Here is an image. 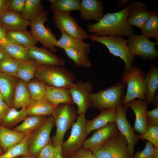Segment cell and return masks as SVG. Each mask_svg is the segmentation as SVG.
Returning <instances> with one entry per match:
<instances>
[{
	"instance_id": "1",
	"label": "cell",
	"mask_w": 158,
	"mask_h": 158,
	"mask_svg": "<svg viewBox=\"0 0 158 158\" xmlns=\"http://www.w3.org/2000/svg\"><path fill=\"white\" fill-rule=\"evenodd\" d=\"M130 10L129 5L120 11L107 13L95 24L88 23L86 27L88 32L98 36H125L134 34L132 26L127 19Z\"/></svg>"
},
{
	"instance_id": "2",
	"label": "cell",
	"mask_w": 158,
	"mask_h": 158,
	"mask_svg": "<svg viewBox=\"0 0 158 158\" xmlns=\"http://www.w3.org/2000/svg\"><path fill=\"white\" fill-rule=\"evenodd\" d=\"M35 78L49 86L70 89L74 85V74L63 66H40Z\"/></svg>"
},
{
	"instance_id": "3",
	"label": "cell",
	"mask_w": 158,
	"mask_h": 158,
	"mask_svg": "<svg viewBox=\"0 0 158 158\" xmlns=\"http://www.w3.org/2000/svg\"><path fill=\"white\" fill-rule=\"evenodd\" d=\"M126 84L121 82L111 87L95 93H91L88 97L90 107L100 110L116 109L122 104L125 94Z\"/></svg>"
},
{
	"instance_id": "4",
	"label": "cell",
	"mask_w": 158,
	"mask_h": 158,
	"mask_svg": "<svg viewBox=\"0 0 158 158\" xmlns=\"http://www.w3.org/2000/svg\"><path fill=\"white\" fill-rule=\"evenodd\" d=\"M145 76L144 72L136 65H133L129 70L124 71L121 80L122 82L126 84L127 87L123 105H126L137 98L145 100L146 85Z\"/></svg>"
},
{
	"instance_id": "5",
	"label": "cell",
	"mask_w": 158,
	"mask_h": 158,
	"mask_svg": "<svg viewBox=\"0 0 158 158\" xmlns=\"http://www.w3.org/2000/svg\"><path fill=\"white\" fill-rule=\"evenodd\" d=\"M77 112L72 104H61L57 106L51 116L56 126L52 143L56 147H61L64 135L74 123Z\"/></svg>"
},
{
	"instance_id": "6",
	"label": "cell",
	"mask_w": 158,
	"mask_h": 158,
	"mask_svg": "<svg viewBox=\"0 0 158 158\" xmlns=\"http://www.w3.org/2000/svg\"><path fill=\"white\" fill-rule=\"evenodd\" d=\"M89 39L103 44L111 54L123 60L125 63L124 71L130 70L133 66L135 58L130 52L127 40L120 37L98 36L93 34L89 35Z\"/></svg>"
},
{
	"instance_id": "7",
	"label": "cell",
	"mask_w": 158,
	"mask_h": 158,
	"mask_svg": "<svg viewBox=\"0 0 158 158\" xmlns=\"http://www.w3.org/2000/svg\"><path fill=\"white\" fill-rule=\"evenodd\" d=\"M90 150L96 158H133L129 152L127 140L119 131Z\"/></svg>"
},
{
	"instance_id": "8",
	"label": "cell",
	"mask_w": 158,
	"mask_h": 158,
	"mask_svg": "<svg viewBox=\"0 0 158 158\" xmlns=\"http://www.w3.org/2000/svg\"><path fill=\"white\" fill-rule=\"evenodd\" d=\"M48 11H44L31 21L30 32L34 39L40 42L44 48L54 53L56 51V44L57 40L50 28L44 26L48 21Z\"/></svg>"
},
{
	"instance_id": "9",
	"label": "cell",
	"mask_w": 158,
	"mask_h": 158,
	"mask_svg": "<svg viewBox=\"0 0 158 158\" xmlns=\"http://www.w3.org/2000/svg\"><path fill=\"white\" fill-rule=\"evenodd\" d=\"M85 113L79 114L77 117L76 121L72 126L69 137L62 144V154L65 158L81 148L87 136L86 126L87 120Z\"/></svg>"
},
{
	"instance_id": "10",
	"label": "cell",
	"mask_w": 158,
	"mask_h": 158,
	"mask_svg": "<svg viewBox=\"0 0 158 158\" xmlns=\"http://www.w3.org/2000/svg\"><path fill=\"white\" fill-rule=\"evenodd\" d=\"M128 46L133 56H139L144 60H153L158 57V51L155 48L157 43L152 42L145 35H131L128 38Z\"/></svg>"
},
{
	"instance_id": "11",
	"label": "cell",
	"mask_w": 158,
	"mask_h": 158,
	"mask_svg": "<svg viewBox=\"0 0 158 158\" xmlns=\"http://www.w3.org/2000/svg\"><path fill=\"white\" fill-rule=\"evenodd\" d=\"M55 125L52 116L47 118L33 133H31L28 149L30 153L37 157L42 149L51 141L50 135Z\"/></svg>"
},
{
	"instance_id": "12",
	"label": "cell",
	"mask_w": 158,
	"mask_h": 158,
	"mask_svg": "<svg viewBox=\"0 0 158 158\" xmlns=\"http://www.w3.org/2000/svg\"><path fill=\"white\" fill-rule=\"evenodd\" d=\"M53 21L61 32H65L68 35L82 40L89 39V35L79 25L75 19L71 16L70 13H54Z\"/></svg>"
},
{
	"instance_id": "13",
	"label": "cell",
	"mask_w": 158,
	"mask_h": 158,
	"mask_svg": "<svg viewBox=\"0 0 158 158\" xmlns=\"http://www.w3.org/2000/svg\"><path fill=\"white\" fill-rule=\"evenodd\" d=\"M128 108L122 104L117 107L115 122L119 131L126 140L129 152L133 158L134 148L140 137L139 135L135 133L130 123L127 120L126 114Z\"/></svg>"
},
{
	"instance_id": "14",
	"label": "cell",
	"mask_w": 158,
	"mask_h": 158,
	"mask_svg": "<svg viewBox=\"0 0 158 158\" xmlns=\"http://www.w3.org/2000/svg\"><path fill=\"white\" fill-rule=\"evenodd\" d=\"M69 89L73 103L78 107L77 114L79 115L85 113L90 107L88 97L93 91L92 84L79 81L74 83V86Z\"/></svg>"
},
{
	"instance_id": "15",
	"label": "cell",
	"mask_w": 158,
	"mask_h": 158,
	"mask_svg": "<svg viewBox=\"0 0 158 158\" xmlns=\"http://www.w3.org/2000/svg\"><path fill=\"white\" fill-rule=\"evenodd\" d=\"M119 131L115 122L109 123L96 130L91 137L85 139L82 148L91 150L107 141Z\"/></svg>"
},
{
	"instance_id": "16",
	"label": "cell",
	"mask_w": 158,
	"mask_h": 158,
	"mask_svg": "<svg viewBox=\"0 0 158 158\" xmlns=\"http://www.w3.org/2000/svg\"><path fill=\"white\" fill-rule=\"evenodd\" d=\"M148 104L145 100L140 99H133L126 105L128 108H130L134 111L135 118L133 129L140 135L145 133L147 129V121L146 113Z\"/></svg>"
},
{
	"instance_id": "17",
	"label": "cell",
	"mask_w": 158,
	"mask_h": 158,
	"mask_svg": "<svg viewBox=\"0 0 158 158\" xmlns=\"http://www.w3.org/2000/svg\"><path fill=\"white\" fill-rule=\"evenodd\" d=\"M28 54L31 59L35 61L40 66L57 65L63 66L65 61L62 58L44 47L36 46L28 47Z\"/></svg>"
},
{
	"instance_id": "18",
	"label": "cell",
	"mask_w": 158,
	"mask_h": 158,
	"mask_svg": "<svg viewBox=\"0 0 158 158\" xmlns=\"http://www.w3.org/2000/svg\"><path fill=\"white\" fill-rule=\"evenodd\" d=\"M80 6V17L84 20L97 22L104 15V5L100 0H82Z\"/></svg>"
},
{
	"instance_id": "19",
	"label": "cell",
	"mask_w": 158,
	"mask_h": 158,
	"mask_svg": "<svg viewBox=\"0 0 158 158\" xmlns=\"http://www.w3.org/2000/svg\"><path fill=\"white\" fill-rule=\"evenodd\" d=\"M128 21L131 26L140 29L148 18L150 11L148 6L140 1H130Z\"/></svg>"
},
{
	"instance_id": "20",
	"label": "cell",
	"mask_w": 158,
	"mask_h": 158,
	"mask_svg": "<svg viewBox=\"0 0 158 158\" xmlns=\"http://www.w3.org/2000/svg\"><path fill=\"white\" fill-rule=\"evenodd\" d=\"M31 21L24 19L20 13L8 10L0 18V24L6 31L26 30Z\"/></svg>"
},
{
	"instance_id": "21",
	"label": "cell",
	"mask_w": 158,
	"mask_h": 158,
	"mask_svg": "<svg viewBox=\"0 0 158 158\" xmlns=\"http://www.w3.org/2000/svg\"><path fill=\"white\" fill-rule=\"evenodd\" d=\"M100 111L99 114L95 118L91 120H87L86 126L87 136L92 131L102 128L109 123L115 122L116 109Z\"/></svg>"
},
{
	"instance_id": "22",
	"label": "cell",
	"mask_w": 158,
	"mask_h": 158,
	"mask_svg": "<svg viewBox=\"0 0 158 158\" xmlns=\"http://www.w3.org/2000/svg\"><path fill=\"white\" fill-rule=\"evenodd\" d=\"M46 91L44 98L53 104H72L73 102L68 88L46 85Z\"/></svg>"
},
{
	"instance_id": "23",
	"label": "cell",
	"mask_w": 158,
	"mask_h": 158,
	"mask_svg": "<svg viewBox=\"0 0 158 158\" xmlns=\"http://www.w3.org/2000/svg\"><path fill=\"white\" fill-rule=\"evenodd\" d=\"M18 78L0 73V92L4 100L10 107L12 102Z\"/></svg>"
},
{
	"instance_id": "24",
	"label": "cell",
	"mask_w": 158,
	"mask_h": 158,
	"mask_svg": "<svg viewBox=\"0 0 158 158\" xmlns=\"http://www.w3.org/2000/svg\"><path fill=\"white\" fill-rule=\"evenodd\" d=\"M32 99L28 91L27 83L18 78L17 83L12 102V107L16 109L26 108Z\"/></svg>"
},
{
	"instance_id": "25",
	"label": "cell",
	"mask_w": 158,
	"mask_h": 158,
	"mask_svg": "<svg viewBox=\"0 0 158 158\" xmlns=\"http://www.w3.org/2000/svg\"><path fill=\"white\" fill-rule=\"evenodd\" d=\"M60 38L57 40L56 47L64 49L71 48L84 52L88 55L90 52V43H85L83 40L71 37L62 31Z\"/></svg>"
},
{
	"instance_id": "26",
	"label": "cell",
	"mask_w": 158,
	"mask_h": 158,
	"mask_svg": "<svg viewBox=\"0 0 158 158\" xmlns=\"http://www.w3.org/2000/svg\"><path fill=\"white\" fill-rule=\"evenodd\" d=\"M6 37L8 43L28 48L36 46L38 42L33 37L30 32L27 30L16 31H6Z\"/></svg>"
},
{
	"instance_id": "27",
	"label": "cell",
	"mask_w": 158,
	"mask_h": 158,
	"mask_svg": "<svg viewBox=\"0 0 158 158\" xmlns=\"http://www.w3.org/2000/svg\"><path fill=\"white\" fill-rule=\"evenodd\" d=\"M146 91L145 100L148 104H152L158 88V68L152 64L150 70L145 75Z\"/></svg>"
},
{
	"instance_id": "28",
	"label": "cell",
	"mask_w": 158,
	"mask_h": 158,
	"mask_svg": "<svg viewBox=\"0 0 158 158\" xmlns=\"http://www.w3.org/2000/svg\"><path fill=\"white\" fill-rule=\"evenodd\" d=\"M57 106L44 98L36 100H32L29 105L25 109L28 116H48L51 114Z\"/></svg>"
},
{
	"instance_id": "29",
	"label": "cell",
	"mask_w": 158,
	"mask_h": 158,
	"mask_svg": "<svg viewBox=\"0 0 158 158\" xmlns=\"http://www.w3.org/2000/svg\"><path fill=\"white\" fill-rule=\"evenodd\" d=\"M0 49L7 56L20 62L32 59L29 55L28 48L21 45L8 43L0 45Z\"/></svg>"
},
{
	"instance_id": "30",
	"label": "cell",
	"mask_w": 158,
	"mask_h": 158,
	"mask_svg": "<svg viewBox=\"0 0 158 158\" xmlns=\"http://www.w3.org/2000/svg\"><path fill=\"white\" fill-rule=\"evenodd\" d=\"M26 135L0 126V145L7 150L11 147L22 141Z\"/></svg>"
},
{
	"instance_id": "31",
	"label": "cell",
	"mask_w": 158,
	"mask_h": 158,
	"mask_svg": "<svg viewBox=\"0 0 158 158\" xmlns=\"http://www.w3.org/2000/svg\"><path fill=\"white\" fill-rule=\"evenodd\" d=\"M44 115H29L21 123L13 130L23 133L26 135L31 133L39 127L47 118Z\"/></svg>"
},
{
	"instance_id": "32",
	"label": "cell",
	"mask_w": 158,
	"mask_h": 158,
	"mask_svg": "<svg viewBox=\"0 0 158 158\" xmlns=\"http://www.w3.org/2000/svg\"><path fill=\"white\" fill-rule=\"evenodd\" d=\"M50 9L54 13L59 12L70 13L73 11H80V0H49Z\"/></svg>"
},
{
	"instance_id": "33",
	"label": "cell",
	"mask_w": 158,
	"mask_h": 158,
	"mask_svg": "<svg viewBox=\"0 0 158 158\" xmlns=\"http://www.w3.org/2000/svg\"><path fill=\"white\" fill-rule=\"evenodd\" d=\"M44 7L40 0H25L23 9L20 13L25 20L32 21L44 11Z\"/></svg>"
},
{
	"instance_id": "34",
	"label": "cell",
	"mask_w": 158,
	"mask_h": 158,
	"mask_svg": "<svg viewBox=\"0 0 158 158\" xmlns=\"http://www.w3.org/2000/svg\"><path fill=\"white\" fill-rule=\"evenodd\" d=\"M142 33L148 38H155L158 43V12L156 10L150 11L149 16L141 29Z\"/></svg>"
},
{
	"instance_id": "35",
	"label": "cell",
	"mask_w": 158,
	"mask_h": 158,
	"mask_svg": "<svg viewBox=\"0 0 158 158\" xmlns=\"http://www.w3.org/2000/svg\"><path fill=\"white\" fill-rule=\"evenodd\" d=\"M40 65L35 61L20 62L17 72V77L26 83L35 78L37 69Z\"/></svg>"
},
{
	"instance_id": "36",
	"label": "cell",
	"mask_w": 158,
	"mask_h": 158,
	"mask_svg": "<svg viewBox=\"0 0 158 158\" xmlns=\"http://www.w3.org/2000/svg\"><path fill=\"white\" fill-rule=\"evenodd\" d=\"M31 134V133L27 135L22 141L9 148L6 152L0 155V158H15L19 156L30 154L28 147Z\"/></svg>"
},
{
	"instance_id": "37",
	"label": "cell",
	"mask_w": 158,
	"mask_h": 158,
	"mask_svg": "<svg viewBox=\"0 0 158 158\" xmlns=\"http://www.w3.org/2000/svg\"><path fill=\"white\" fill-rule=\"evenodd\" d=\"M67 56L75 63L77 67L89 68L92 64L88 54L80 51L71 48L63 49Z\"/></svg>"
},
{
	"instance_id": "38",
	"label": "cell",
	"mask_w": 158,
	"mask_h": 158,
	"mask_svg": "<svg viewBox=\"0 0 158 158\" xmlns=\"http://www.w3.org/2000/svg\"><path fill=\"white\" fill-rule=\"evenodd\" d=\"M28 90L32 100L44 98L46 94V85L42 82L35 78L27 83Z\"/></svg>"
},
{
	"instance_id": "39",
	"label": "cell",
	"mask_w": 158,
	"mask_h": 158,
	"mask_svg": "<svg viewBox=\"0 0 158 158\" xmlns=\"http://www.w3.org/2000/svg\"><path fill=\"white\" fill-rule=\"evenodd\" d=\"M27 116L25 108H22L17 110L12 107L10 108L2 120L6 124L13 126L23 121Z\"/></svg>"
},
{
	"instance_id": "40",
	"label": "cell",
	"mask_w": 158,
	"mask_h": 158,
	"mask_svg": "<svg viewBox=\"0 0 158 158\" xmlns=\"http://www.w3.org/2000/svg\"><path fill=\"white\" fill-rule=\"evenodd\" d=\"M20 62L7 56L0 61V73L17 77L18 68Z\"/></svg>"
},
{
	"instance_id": "41",
	"label": "cell",
	"mask_w": 158,
	"mask_h": 158,
	"mask_svg": "<svg viewBox=\"0 0 158 158\" xmlns=\"http://www.w3.org/2000/svg\"><path fill=\"white\" fill-rule=\"evenodd\" d=\"M139 135L140 139L147 140L154 147H158V126L147 122L146 132Z\"/></svg>"
},
{
	"instance_id": "42",
	"label": "cell",
	"mask_w": 158,
	"mask_h": 158,
	"mask_svg": "<svg viewBox=\"0 0 158 158\" xmlns=\"http://www.w3.org/2000/svg\"><path fill=\"white\" fill-rule=\"evenodd\" d=\"M58 147H55L51 141L42 149L36 157V158H56Z\"/></svg>"
},
{
	"instance_id": "43",
	"label": "cell",
	"mask_w": 158,
	"mask_h": 158,
	"mask_svg": "<svg viewBox=\"0 0 158 158\" xmlns=\"http://www.w3.org/2000/svg\"><path fill=\"white\" fill-rule=\"evenodd\" d=\"M154 148L153 145L147 142L143 150H138L134 153L133 158H154Z\"/></svg>"
},
{
	"instance_id": "44",
	"label": "cell",
	"mask_w": 158,
	"mask_h": 158,
	"mask_svg": "<svg viewBox=\"0 0 158 158\" xmlns=\"http://www.w3.org/2000/svg\"><path fill=\"white\" fill-rule=\"evenodd\" d=\"M25 0H8V10L20 13L23 11Z\"/></svg>"
},
{
	"instance_id": "45",
	"label": "cell",
	"mask_w": 158,
	"mask_h": 158,
	"mask_svg": "<svg viewBox=\"0 0 158 158\" xmlns=\"http://www.w3.org/2000/svg\"><path fill=\"white\" fill-rule=\"evenodd\" d=\"M66 158H96L90 150L81 148Z\"/></svg>"
},
{
	"instance_id": "46",
	"label": "cell",
	"mask_w": 158,
	"mask_h": 158,
	"mask_svg": "<svg viewBox=\"0 0 158 158\" xmlns=\"http://www.w3.org/2000/svg\"><path fill=\"white\" fill-rule=\"evenodd\" d=\"M146 117L147 122L158 126V107L147 111Z\"/></svg>"
},
{
	"instance_id": "47",
	"label": "cell",
	"mask_w": 158,
	"mask_h": 158,
	"mask_svg": "<svg viewBox=\"0 0 158 158\" xmlns=\"http://www.w3.org/2000/svg\"><path fill=\"white\" fill-rule=\"evenodd\" d=\"M10 108L3 99H0V121L3 120Z\"/></svg>"
},
{
	"instance_id": "48",
	"label": "cell",
	"mask_w": 158,
	"mask_h": 158,
	"mask_svg": "<svg viewBox=\"0 0 158 158\" xmlns=\"http://www.w3.org/2000/svg\"><path fill=\"white\" fill-rule=\"evenodd\" d=\"M6 32L0 24V45L8 43L6 37Z\"/></svg>"
},
{
	"instance_id": "49",
	"label": "cell",
	"mask_w": 158,
	"mask_h": 158,
	"mask_svg": "<svg viewBox=\"0 0 158 158\" xmlns=\"http://www.w3.org/2000/svg\"><path fill=\"white\" fill-rule=\"evenodd\" d=\"M8 0H0V18L8 10Z\"/></svg>"
},
{
	"instance_id": "50",
	"label": "cell",
	"mask_w": 158,
	"mask_h": 158,
	"mask_svg": "<svg viewBox=\"0 0 158 158\" xmlns=\"http://www.w3.org/2000/svg\"><path fill=\"white\" fill-rule=\"evenodd\" d=\"M128 1V0H118L116 6L118 8L123 9L126 6L127 3Z\"/></svg>"
},
{
	"instance_id": "51",
	"label": "cell",
	"mask_w": 158,
	"mask_h": 158,
	"mask_svg": "<svg viewBox=\"0 0 158 158\" xmlns=\"http://www.w3.org/2000/svg\"><path fill=\"white\" fill-rule=\"evenodd\" d=\"M155 108L158 107V92H156L154 97L153 103Z\"/></svg>"
},
{
	"instance_id": "52",
	"label": "cell",
	"mask_w": 158,
	"mask_h": 158,
	"mask_svg": "<svg viewBox=\"0 0 158 158\" xmlns=\"http://www.w3.org/2000/svg\"><path fill=\"white\" fill-rule=\"evenodd\" d=\"M56 158H65L62 155L61 147H58Z\"/></svg>"
},
{
	"instance_id": "53",
	"label": "cell",
	"mask_w": 158,
	"mask_h": 158,
	"mask_svg": "<svg viewBox=\"0 0 158 158\" xmlns=\"http://www.w3.org/2000/svg\"><path fill=\"white\" fill-rule=\"evenodd\" d=\"M153 158H158V147H154L153 152Z\"/></svg>"
},
{
	"instance_id": "54",
	"label": "cell",
	"mask_w": 158,
	"mask_h": 158,
	"mask_svg": "<svg viewBox=\"0 0 158 158\" xmlns=\"http://www.w3.org/2000/svg\"><path fill=\"white\" fill-rule=\"evenodd\" d=\"M21 158H36V157L30 154H29L22 156Z\"/></svg>"
},
{
	"instance_id": "55",
	"label": "cell",
	"mask_w": 158,
	"mask_h": 158,
	"mask_svg": "<svg viewBox=\"0 0 158 158\" xmlns=\"http://www.w3.org/2000/svg\"><path fill=\"white\" fill-rule=\"evenodd\" d=\"M6 57L7 56L0 49V61Z\"/></svg>"
},
{
	"instance_id": "56",
	"label": "cell",
	"mask_w": 158,
	"mask_h": 158,
	"mask_svg": "<svg viewBox=\"0 0 158 158\" xmlns=\"http://www.w3.org/2000/svg\"><path fill=\"white\" fill-rule=\"evenodd\" d=\"M0 99H3V96L0 92Z\"/></svg>"
},
{
	"instance_id": "57",
	"label": "cell",
	"mask_w": 158,
	"mask_h": 158,
	"mask_svg": "<svg viewBox=\"0 0 158 158\" xmlns=\"http://www.w3.org/2000/svg\"><path fill=\"white\" fill-rule=\"evenodd\" d=\"M1 150L0 148V154L1 153Z\"/></svg>"
},
{
	"instance_id": "58",
	"label": "cell",
	"mask_w": 158,
	"mask_h": 158,
	"mask_svg": "<svg viewBox=\"0 0 158 158\" xmlns=\"http://www.w3.org/2000/svg\"><path fill=\"white\" fill-rule=\"evenodd\" d=\"M18 158L16 157V158Z\"/></svg>"
}]
</instances>
